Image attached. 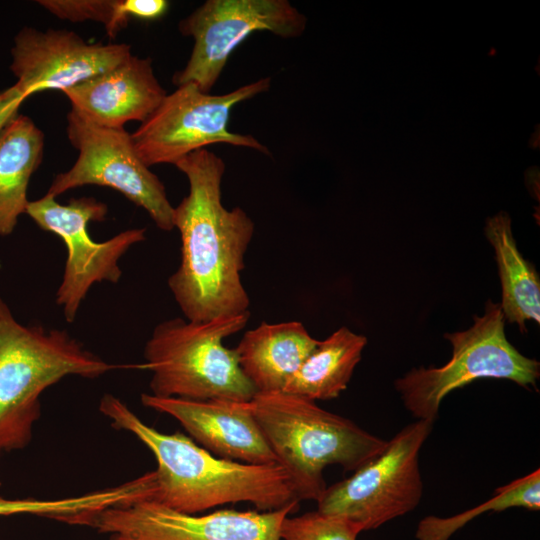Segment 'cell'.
<instances>
[{"instance_id":"603a6c76","label":"cell","mask_w":540,"mask_h":540,"mask_svg":"<svg viewBox=\"0 0 540 540\" xmlns=\"http://www.w3.org/2000/svg\"><path fill=\"white\" fill-rule=\"evenodd\" d=\"M72 508L69 498L60 499H5L0 497V516L30 514L53 520H61Z\"/></svg>"},{"instance_id":"8fae6325","label":"cell","mask_w":540,"mask_h":540,"mask_svg":"<svg viewBox=\"0 0 540 540\" xmlns=\"http://www.w3.org/2000/svg\"><path fill=\"white\" fill-rule=\"evenodd\" d=\"M306 23L287 0H207L178 24L180 33L191 36L194 45L187 64L172 81L177 87L193 83L210 93L232 52L252 33L296 38Z\"/></svg>"},{"instance_id":"4fadbf2b","label":"cell","mask_w":540,"mask_h":540,"mask_svg":"<svg viewBox=\"0 0 540 540\" xmlns=\"http://www.w3.org/2000/svg\"><path fill=\"white\" fill-rule=\"evenodd\" d=\"M131 55L125 43H89L72 31L25 27L14 38L10 70L16 87L28 98L44 90L63 92Z\"/></svg>"},{"instance_id":"3957f363","label":"cell","mask_w":540,"mask_h":540,"mask_svg":"<svg viewBox=\"0 0 540 540\" xmlns=\"http://www.w3.org/2000/svg\"><path fill=\"white\" fill-rule=\"evenodd\" d=\"M249 407L300 500H319L327 488L325 467L339 465L354 472L378 456L388 441L313 400L283 391L257 392Z\"/></svg>"},{"instance_id":"52a82bcc","label":"cell","mask_w":540,"mask_h":540,"mask_svg":"<svg viewBox=\"0 0 540 540\" xmlns=\"http://www.w3.org/2000/svg\"><path fill=\"white\" fill-rule=\"evenodd\" d=\"M271 78H260L236 90L213 95L186 83L165 96L157 109L131 133L135 150L150 167L175 165L188 154L224 143L270 155L269 149L250 134L228 129L231 111L240 102L269 90Z\"/></svg>"},{"instance_id":"9a60e30c","label":"cell","mask_w":540,"mask_h":540,"mask_svg":"<svg viewBox=\"0 0 540 540\" xmlns=\"http://www.w3.org/2000/svg\"><path fill=\"white\" fill-rule=\"evenodd\" d=\"M88 121L108 128L144 122L167 92L156 78L151 58L129 56L125 61L63 91Z\"/></svg>"},{"instance_id":"5bb4252c","label":"cell","mask_w":540,"mask_h":540,"mask_svg":"<svg viewBox=\"0 0 540 540\" xmlns=\"http://www.w3.org/2000/svg\"><path fill=\"white\" fill-rule=\"evenodd\" d=\"M142 404L177 420L201 447L213 455L247 464H279L248 402L189 400L141 395Z\"/></svg>"},{"instance_id":"ba28073f","label":"cell","mask_w":540,"mask_h":540,"mask_svg":"<svg viewBox=\"0 0 540 540\" xmlns=\"http://www.w3.org/2000/svg\"><path fill=\"white\" fill-rule=\"evenodd\" d=\"M433 421L416 420L387 441L384 450L353 474L327 487L318 511L366 531L414 510L423 494L419 453Z\"/></svg>"},{"instance_id":"ffe728a7","label":"cell","mask_w":540,"mask_h":540,"mask_svg":"<svg viewBox=\"0 0 540 540\" xmlns=\"http://www.w3.org/2000/svg\"><path fill=\"white\" fill-rule=\"evenodd\" d=\"M540 509V470L518 478L495 490L488 501L451 517L427 516L417 525V540H448L476 516L493 511L501 512L509 508Z\"/></svg>"},{"instance_id":"6da1fadb","label":"cell","mask_w":540,"mask_h":540,"mask_svg":"<svg viewBox=\"0 0 540 540\" xmlns=\"http://www.w3.org/2000/svg\"><path fill=\"white\" fill-rule=\"evenodd\" d=\"M189 192L174 207V228L181 239V260L169 289L187 320L207 321L249 311L241 281L244 257L255 225L240 207L221 201L225 163L207 148L180 159Z\"/></svg>"},{"instance_id":"7c38bea8","label":"cell","mask_w":540,"mask_h":540,"mask_svg":"<svg viewBox=\"0 0 540 540\" xmlns=\"http://www.w3.org/2000/svg\"><path fill=\"white\" fill-rule=\"evenodd\" d=\"M299 503L272 511L219 510L188 514L153 501L103 510L92 528L109 540H280L283 520Z\"/></svg>"},{"instance_id":"484cf974","label":"cell","mask_w":540,"mask_h":540,"mask_svg":"<svg viewBox=\"0 0 540 540\" xmlns=\"http://www.w3.org/2000/svg\"><path fill=\"white\" fill-rule=\"evenodd\" d=\"M0 485H1V482H0Z\"/></svg>"},{"instance_id":"d4e9b609","label":"cell","mask_w":540,"mask_h":540,"mask_svg":"<svg viewBox=\"0 0 540 540\" xmlns=\"http://www.w3.org/2000/svg\"><path fill=\"white\" fill-rule=\"evenodd\" d=\"M25 99L15 84L0 91V130L18 113Z\"/></svg>"},{"instance_id":"cb8c5ba5","label":"cell","mask_w":540,"mask_h":540,"mask_svg":"<svg viewBox=\"0 0 540 540\" xmlns=\"http://www.w3.org/2000/svg\"><path fill=\"white\" fill-rule=\"evenodd\" d=\"M124 8L129 17L152 21L167 13L169 2L166 0H124Z\"/></svg>"},{"instance_id":"2e32d148","label":"cell","mask_w":540,"mask_h":540,"mask_svg":"<svg viewBox=\"0 0 540 540\" xmlns=\"http://www.w3.org/2000/svg\"><path fill=\"white\" fill-rule=\"evenodd\" d=\"M317 343L301 322H262L244 333L234 351L257 392H277L283 391Z\"/></svg>"},{"instance_id":"ac0fdd59","label":"cell","mask_w":540,"mask_h":540,"mask_svg":"<svg viewBox=\"0 0 540 540\" xmlns=\"http://www.w3.org/2000/svg\"><path fill=\"white\" fill-rule=\"evenodd\" d=\"M366 344L365 336L340 327L318 341L283 392L313 401L337 398L347 388Z\"/></svg>"},{"instance_id":"9c48e42d","label":"cell","mask_w":540,"mask_h":540,"mask_svg":"<svg viewBox=\"0 0 540 540\" xmlns=\"http://www.w3.org/2000/svg\"><path fill=\"white\" fill-rule=\"evenodd\" d=\"M67 136L78 158L69 170L55 176L46 194L56 198L83 185L109 187L142 207L159 229H174V207L165 186L138 156L131 133L98 126L71 109Z\"/></svg>"},{"instance_id":"7a4b0ae2","label":"cell","mask_w":540,"mask_h":540,"mask_svg":"<svg viewBox=\"0 0 540 540\" xmlns=\"http://www.w3.org/2000/svg\"><path fill=\"white\" fill-rule=\"evenodd\" d=\"M99 410L114 428L133 434L154 455L158 492L153 502L196 514L228 503L249 502L259 511H272L300 501L280 464L219 458L180 432L165 434L148 426L112 394L101 398Z\"/></svg>"},{"instance_id":"277c9868","label":"cell","mask_w":540,"mask_h":540,"mask_svg":"<svg viewBox=\"0 0 540 540\" xmlns=\"http://www.w3.org/2000/svg\"><path fill=\"white\" fill-rule=\"evenodd\" d=\"M114 368L65 330L19 323L0 298V455L30 443L47 388L67 376L94 379Z\"/></svg>"},{"instance_id":"e0dca14e","label":"cell","mask_w":540,"mask_h":540,"mask_svg":"<svg viewBox=\"0 0 540 540\" xmlns=\"http://www.w3.org/2000/svg\"><path fill=\"white\" fill-rule=\"evenodd\" d=\"M44 133L17 113L0 130V236L10 235L29 203L28 185L44 152Z\"/></svg>"},{"instance_id":"7402d4cb","label":"cell","mask_w":540,"mask_h":540,"mask_svg":"<svg viewBox=\"0 0 540 540\" xmlns=\"http://www.w3.org/2000/svg\"><path fill=\"white\" fill-rule=\"evenodd\" d=\"M361 533L351 522L318 510L287 516L280 527V540H356Z\"/></svg>"},{"instance_id":"d6986e66","label":"cell","mask_w":540,"mask_h":540,"mask_svg":"<svg viewBox=\"0 0 540 540\" xmlns=\"http://www.w3.org/2000/svg\"><path fill=\"white\" fill-rule=\"evenodd\" d=\"M487 239L495 251L502 287L500 303L504 318L516 323L522 332L525 322H540V280L534 266L526 260L512 234L507 214L499 213L487 220Z\"/></svg>"},{"instance_id":"44dd1931","label":"cell","mask_w":540,"mask_h":540,"mask_svg":"<svg viewBox=\"0 0 540 540\" xmlns=\"http://www.w3.org/2000/svg\"><path fill=\"white\" fill-rule=\"evenodd\" d=\"M37 3L62 20L102 23L111 38L125 28L130 19L124 0H39Z\"/></svg>"},{"instance_id":"8992f818","label":"cell","mask_w":540,"mask_h":540,"mask_svg":"<svg viewBox=\"0 0 540 540\" xmlns=\"http://www.w3.org/2000/svg\"><path fill=\"white\" fill-rule=\"evenodd\" d=\"M444 337L452 345V356L445 365L413 368L395 381L405 408L416 420L435 422L445 396L480 378L536 387L540 363L522 355L508 341L500 303L488 300L484 315L475 316L469 329Z\"/></svg>"},{"instance_id":"5b68a950","label":"cell","mask_w":540,"mask_h":540,"mask_svg":"<svg viewBox=\"0 0 540 540\" xmlns=\"http://www.w3.org/2000/svg\"><path fill=\"white\" fill-rule=\"evenodd\" d=\"M249 317L248 311L200 322L176 317L157 324L146 342L142 365L152 373L150 394L250 401L257 390L241 370L234 349L223 344Z\"/></svg>"},{"instance_id":"30bf717a","label":"cell","mask_w":540,"mask_h":540,"mask_svg":"<svg viewBox=\"0 0 540 540\" xmlns=\"http://www.w3.org/2000/svg\"><path fill=\"white\" fill-rule=\"evenodd\" d=\"M107 212V205L93 197L73 198L60 204L55 197L45 194L27 205L25 213L38 227L58 235L67 248L63 278L56 291V303L62 307L67 322L76 319L95 283H118L122 275L119 260L145 239V228H133L106 241H94L88 224L105 220Z\"/></svg>"}]
</instances>
